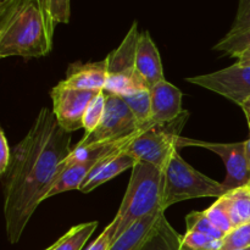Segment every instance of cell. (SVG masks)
<instances>
[{
  "instance_id": "obj_28",
  "label": "cell",
  "mask_w": 250,
  "mask_h": 250,
  "mask_svg": "<svg viewBox=\"0 0 250 250\" xmlns=\"http://www.w3.org/2000/svg\"><path fill=\"white\" fill-rule=\"evenodd\" d=\"M12 160V150L10 149L5 132L0 131V176L4 177L5 173L9 170V166Z\"/></svg>"
},
{
  "instance_id": "obj_14",
  "label": "cell",
  "mask_w": 250,
  "mask_h": 250,
  "mask_svg": "<svg viewBox=\"0 0 250 250\" xmlns=\"http://www.w3.org/2000/svg\"><path fill=\"white\" fill-rule=\"evenodd\" d=\"M164 215L165 211H158L137 221L112 243L109 250H142L156 231Z\"/></svg>"
},
{
  "instance_id": "obj_13",
  "label": "cell",
  "mask_w": 250,
  "mask_h": 250,
  "mask_svg": "<svg viewBox=\"0 0 250 250\" xmlns=\"http://www.w3.org/2000/svg\"><path fill=\"white\" fill-rule=\"evenodd\" d=\"M136 68L150 88L165 80L160 53L148 31H143L139 36L136 53Z\"/></svg>"
},
{
  "instance_id": "obj_21",
  "label": "cell",
  "mask_w": 250,
  "mask_h": 250,
  "mask_svg": "<svg viewBox=\"0 0 250 250\" xmlns=\"http://www.w3.org/2000/svg\"><path fill=\"white\" fill-rule=\"evenodd\" d=\"M204 214L207 215L209 221L224 234H227L233 229V225H232L229 209H227L224 197L215 200L211 207L204 210Z\"/></svg>"
},
{
  "instance_id": "obj_19",
  "label": "cell",
  "mask_w": 250,
  "mask_h": 250,
  "mask_svg": "<svg viewBox=\"0 0 250 250\" xmlns=\"http://www.w3.org/2000/svg\"><path fill=\"white\" fill-rule=\"evenodd\" d=\"M212 50L237 58L243 51L250 50V29L238 34H226L219 43L215 44Z\"/></svg>"
},
{
  "instance_id": "obj_26",
  "label": "cell",
  "mask_w": 250,
  "mask_h": 250,
  "mask_svg": "<svg viewBox=\"0 0 250 250\" xmlns=\"http://www.w3.org/2000/svg\"><path fill=\"white\" fill-rule=\"evenodd\" d=\"M250 29V0H239L238 9L227 34H238Z\"/></svg>"
},
{
  "instance_id": "obj_1",
  "label": "cell",
  "mask_w": 250,
  "mask_h": 250,
  "mask_svg": "<svg viewBox=\"0 0 250 250\" xmlns=\"http://www.w3.org/2000/svg\"><path fill=\"white\" fill-rule=\"evenodd\" d=\"M70 132L56 121L53 110L42 107L24 138L12 149L2 180L7 239L16 244L39 204L46 199L72 151Z\"/></svg>"
},
{
  "instance_id": "obj_12",
  "label": "cell",
  "mask_w": 250,
  "mask_h": 250,
  "mask_svg": "<svg viewBox=\"0 0 250 250\" xmlns=\"http://www.w3.org/2000/svg\"><path fill=\"white\" fill-rule=\"evenodd\" d=\"M128 146V144H127ZM126 146L120 148L117 150L112 151L107 156H105L94 168L92 172L88 175L87 180L80 188V192L89 193L94 190L95 188L100 187L107 181L112 180L128 168H133L137 164V160L132 155H129L126 150Z\"/></svg>"
},
{
  "instance_id": "obj_29",
  "label": "cell",
  "mask_w": 250,
  "mask_h": 250,
  "mask_svg": "<svg viewBox=\"0 0 250 250\" xmlns=\"http://www.w3.org/2000/svg\"><path fill=\"white\" fill-rule=\"evenodd\" d=\"M236 59V63H238V65H250V50L243 51V53L239 54Z\"/></svg>"
},
{
  "instance_id": "obj_10",
  "label": "cell",
  "mask_w": 250,
  "mask_h": 250,
  "mask_svg": "<svg viewBox=\"0 0 250 250\" xmlns=\"http://www.w3.org/2000/svg\"><path fill=\"white\" fill-rule=\"evenodd\" d=\"M150 94L151 121L154 125L172 121L185 111L182 109V92L166 80L151 87Z\"/></svg>"
},
{
  "instance_id": "obj_9",
  "label": "cell",
  "mask_w": 250,
  "mask_h": 250,
  "mask_svg": "<svg viewBox=\"0 0 250 250\" xmlns=\"http://www.w3.org/2000/svg\"><path fill=\"white\" fill-rule=\"evenodd\" d=\"M100 92V90H99ZM98 90H83L56 84L50 90L53 112L65 131L72 132L83 128V116Z\"/></svg>"
},
{
  "instance_id": "obj_5",
  "label": "cell",
  "mask_w": 250,
  "mask_h": 250,
  "mask_svg": "<svg viewBox=\"0 0 250 250\" xmlns=\"http://www.w3.org/2000/svg\"><path fill=\"white\" fill-rule=\"evenodd\" d=\"M188 119L189 112L185 110L172 121L153 125L127 146V153L137 163L151 164L164 171L172 154L178 150V139Z\"/></svg>"
},
{
  "instance_id": "obj_22",
  "label": "cell",
  "mask_w": 250,
  "mask_h": 250,
  "mask_svg": "<svg viewBox=\"0 0 250 250\" xmlns=\"http://www.w3.org/2000/svg\"><path fill=\"white\" fill-rule=\"evenodd\" d=\"M221 246L222 239L212 238L198 232L186 231V234L181 239L180 250H220Z\"/></svg>"
},
{
  "instance_id": "obj_30",
  "label": "cell",
  "mask_w": 250,
  "mask_h": 250,
  "mask_svg": "<svg viewBox=\"0 0 250 250\" xmlns=\"http://www.w3.org/2000/svg\"><path fill=\"white\" fill-rule=\"evenodd\" d=\"M242 110H243L244 115H246L247 122H248V127H249V132H250V97L247 98L246 100L243 102V104L241 105Z\"/></svg>"
},
{
  "instance_id": "obj_3",
  "label": "cell",
  "mask_w": 250,
  "mask_h": 250,
  "mask_svg": "<svg viewBox=\"0 0 250 250\" xmlns=\"http://www.w3.org/2000/svg\"><path fill=\"white\" fill-rule=\"evenodd\" d=\"M164 187L165 176L161 168L142 161L133 166L126 194L116 214L120 224L115 241L139 220L158 211H165L163 208Z\"/></svg>"
},
{
  "instance_id": "obj_31",
  "label": "cell",
  "mask_w": 250,
  "mask_h": 250,
  "mask_svg": "<svg viewBox=\"0 0 250 250\" xmlns=\"http://www.w3.org/2000/svg\"><path fill=\"white\" fill-rule=\"evenodd\" d=\"M246 153H247V159H248L249 167H250V137L249 139H247L246 141Z\"/></svg>"
},
{
  "instance_id": "obj_18",
  "label": "cell",
  "mask_w": 250,
  "mask_h": 250,
  "mask_svg": "<svg viewBox=\"0 0 250 250\" xmlns=\"http://www.w3.org/2000/svg\"><path fill=\"white\" fill-rule=\"evenodd\" d=\"M126 102L132 114L136 117L141 129H148L153 126L151 121V94L150 89L142 90L136 94L121 97Z\"/></svg>"
},
{
  "instance_id": "obj_24",
  "label": "cell",
  "mask_w": 250,
  "mask_h": 250,
  "mask_svg": "<svg viewBox=\"0 0 250 250\" xmlns=\"http://www.w3.org/2000/svg\"><path fill=\"white\" fill-rule=\"evenodd\" d=\"M250 248V224L234 227L231 232L225 234L220 250H239Z\"/></svg>"
},
{
  "instance_id": "obj_11",
  "label": "cell",
  "mask_w": 250,
  "mask_h": 250,
  "mask_svg": "<svg viewBox=\"0 0 250 250\" xmlns=\"http://www.w3.org/2000/svg\"><path fill=\"white\" fill-rule=\"evenodd\" d=\"M107 78L106 60L97 62H75L68 66L66 77L58 84L83 90H104Z\"/></svg>"
},
{
  "instance_id": "obj_27",
  "label": "cell",
  "mask_w": 250,
  "mask_h": 250,
  "mask_svg": "<svg viewBox=\"0 0 250 250\" xmlns=\"http://www.w3.org/2000/svg\"><path fill=\"white\" fill-rule=\"evenodd\" d=\"M119 224L120 219L116 215L114 220L109 224V226L99 234V237L85 250H109L115 241V234H116Z\"/></svg>"
},
{
  "instance_id": "obj_16",
  "label": "cell",
  "mask_w": 250,
  "mask_h": 250,
  "mask_svg": "<svg viewBox=\"0 0 250 250\" xmlns=\"http://www.w3.org/2000/svg\"><path fill=\"white\" fill-rule=\"evenodd\" d=\"M98 227V221L73 226L54 243L53 250H82Z\"/></svg>"
},
{
  "instance_id": "obj_20",
  "label": "cell",
  "mask_w": 250,
  "mask_h": 250,
  "mask_svg": "<svg viewBox=\"0 0 250 250\" xmlns=\"http://www.w3.org/2000/svg\"><path fill=\"white\" fill-rule=\"evenodd\" d=\"M105 103H106V97H105L104 90H100L94 99L88 105L87 110L83 116V129L84 134H89L99 126L102 122L103 116L105 114Z\"/></svg>"
},
{
  "instance_id": "obj_23",
  "label": "cell",
  "mask_w": 250,
  "mask_h": 250,
  "mask_svg": "<svg viewBox=\"0 0 250 250\" xmlns=\"http://www.w3.org/2000/svg\"><path fill=\"white\" fill-rule=\"evenodd\" d=\"M186 227L188 232H198V233L207 234L216 239H222L225 234L216 229L204 211H192L186 216Z\"/></svg>"
},
{
  "instance_id": "obj_2",
  "label": "cell",
  "mask_w": 250,
  "mask_h": 250,
  "mask_svg": "<svg viewBox=\"0 0 250 250\" xmlns=\"http://www.w3.org/2000/svg\"><path fill=\"white\" fill-rule=\"evenodd\" d=\"M55 26L44 0H7L0 4V58L38 59L53 49Z\"/></svg>"
},
{
  "instance_id": "obj_25",
  "label": "cell",
  "mask_w": 250,
  "mask_h": 250,
  "mask_svg": "<svg viewBox=\"0 0 250 250\" xmlns=\"http://www.w3.org/2000/svg\"><path fill=\"white\" fill-rule=\"evenodd\" d=\"M46 11L54 26L58 23H68L71 17L70 0H44Z\"/></svg>"
},
{
  "instance_id": "obj_6",
  "label": "cell",
  "mask_w": 250,
  "mask_h": 250,
  "mask_svg": "<svg viewBox=\"0 0 250 250\" xmlns=\"http://www.w3.org/2000/svg\"><path fill=\"white\" fill-rule=\"evenodd\" d=\"M105 92V90H104ZM105 114L99 126L89 134H84L77 146L111 144L136 138L146 129H141L136 117L124 99L119 95L105 92Z\"/></svg>"
},
{
  "instance_id": "obj_33",
  "label": "cell",
  "mask_w": 250,
  "mask_h": 250,
  "mask_svg": "<svg viewBox=\"0 0 250 250\" xmlns=\"http://www.w3.org/2000/svg\"><path fill=\"white\" fill-rule=\"evenodd\" d=\"M5 1H7V0H0V4H2V2H5Z\"/></svg>"
},
{
  "instance_id": "obj_17",
  "label": "cell",
  "mask_w": 250,
  "mask_h": 250,
  "mask_svg": "<svg viewBox=\"0 0 250 250\" xmlns=\"http://www.w3.org/2000/svg\"><path fill=\"white\" fill-rule=\"evenodd\" d=\"M182 236L177 233L164 215L153 236L144 244L142 250H180Z\"/></svg>"
},
{
  "instance_id": "obj_4",
  "label": "cell",
  "mask_w": 250,
  "mask_h": 250,
  "mask_svg": "<svg viewBox=\"0 0 250 250\" xmlns=\"http://www.w3.org/2000/svg\"><path fill=\"white\" fill-rule=\"evenodd\" d=\"M163 208L166 211L173 204L195 198H221L226 194L222 183L203 175L186 163L178 150L172 154L165 170Z\"/></svg>"
},
{
  "instance_id": "obj_15",
  "label": "cell",
  "mask_w": 250,
  "mask_h": 250,
  "mask_svg": "<svg viewBox=\"0 0 250 250\" xmlns=\"http://www.w3.org/2000/svg\"><path fill=\"white\" fill-rule=\"evenodd\" d=\"M234 227L250 224V186L236 188L222 195Z\"/></svg>"
},
{
  "instance_id": "obj_8",
  "label": "cell",
  "mask_w": 250,
  "mask_h": 250,
  "mask_svg": "<svg viewBox=\"0 0 250 250\" xmlns=\"http://www.w3.org/2000/svg\"><path fill=\"white\" fill-rule=\"evenodd\" d=\"M188 83L225 97L241 106L250 97V65H234L207 75L186 78Z\"/></svg>"
},
{
  "instance_id": "obj_7",
  "label": "cell",
  "mask_w": 250,
  "mask_h": 250,
  "mask_svg": "<svg viewBox=\"0 0 250 250\" xmlns=\"http://www.w3.org/2000/svg\"><path fill=\"white\" fill-rule=\"evenodd\" d=\"M178 149L185 146H197L212 151L221 158L226 167V178L222 186L226 192L236 188L250 186V167L246 153V142L238 143H214V142L199 141V139L180 137Z\"/></svg>"
},
{
  "instance_id": "obj_34",
  "label": "cell",
  "mask_w": 250,
  "mask_h": 250,
  "mask_svg": "<svg viewBox=\"0 0 250 250\" xmlns=\"http://www.w3.org/2000/svg\"><path fill=\"white\" fill-rule=\"evenodd\" d=\"M239 250H250V248H244V249H239Z\"/></svg>"
},
{
  "instance_id": "obj_32",
  "label": "cell",
  "mask_w": 250,
  "mask_h": 250,
  "mask_svg": "<svg viewBox=\"0 0 250 250\" xmlns=\"http://www.w3.org/2000/svg\"><path fill=\"white\" fill-rule=\"evenodd\" d=\"M54 249V244H51L50 247H48V248H45L44 250H53Z\"/></svg>"
}]
</instances>
